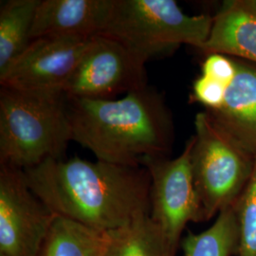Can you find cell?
Wrapping results in <instances>:
<instances>
[{"mask_svg":"<svg viewBox=\"0 0 256 256\" xmlns=\"http://www.w3.org/2000/svg\"><path fill=\"white\" fill-rule=\"evenodd\" d=\"M236 64V74L227 88L222 106L207 112L256 156V66Z\"/></svg>","mask_w":256,"mask_h":256,"instance_id":"7c38bea8","label":"cell"},{"mask_svg":"<svg viewBox=\"0 0 256 256\" xmlns=\"http://www.w3.org/2000/svg\"><path fill=\"white\" fill-rule=\"evenodd\" d=\"M40 0H8L0 8V74L30 44V32Z\"/></svg>","mask_w":256,"mask_h":256,"instance_id":"4fadbf2b","label":"cell"},{"mask_svg":"<svg viewBox=\"0 0 256 256\" xmlns=\"http://www.w3.org/2000/svg\"><path fill=\"white\" fill-rule=\"evenodd\" d=\"M236 74V64L227 55L212 54L207 55L202 64V75L223 84L227 88Z\"/></svg>","mask_w":256,"mask_h":256,"instance_id":"d6986e66","label":"cell"},{"mask_svg":"<svg viewBox=\"0 0 256 256\" xmlns=\"http://www.w3.org/2000/svg\"><path fill=\"white\" fill-rule=\"evenodd\" d=\"M212 16H188L174 0H113L104 32L144 62L180 45L200 50L210 36Z\"/></svg>","mask_w":256,"mask_h":256,"instance_id":"277c9868","label":"cell"},{"mask_svg":"<svg viewBox=\"0 0 256 256\" xmlns=\"http://www.w3.org/2000/svg\"><path fill=\"white\" fill-rule=\"evenodd\" d=\"M203 54H220L256 64V0L225 1L212 16Z\"/></svg>","mask_w":256,"mask_h":256,"instance_id":"8fae6325","label":"cell"},{"mask_svg":"<svg viewBox=\"0 0 256 256\" xmlns=\"http://www.w3.org/2000/svg\"><path fill=\"white\" fill-rule=\"evenodd\" d=\"M113 0H40L30 32L39 38H92L106 26Z\"/></svg>","mask_w":256,"mask_h":256,"instance_id":"30bf717a","label":"cell"},{"mask_svg":"<svg viewBox=\"0 0 256 256\" xmlns=\"http://www.w3.org/2000/svg\"><path fill=\"white\" fill-rule=\"evenodd\" d=\"M102 256H171L150 216L108 232Z\"/></svg>","mask_w":256,"mask_h":256,"instance_id":"2e32d148","label":"cell"},{"mask_svg":"<svg viewBox=\"0 0 256 256\" xmlns=\"http://www.w3.org/2000/svg\"><path fill=\"white\" fill-rule=\"evenodd\" d=\"M68 104L63 92L0 86V164L26 170L63 158L72 140Z\"/></svg>","mask_w":256,"mask_h":256,"instance_id":"3957f363","label":"cell"},{"mask_svg":"<svg viewBox=\"0 0 256 256\" xmlns=\"http://www.w3.org/2000/svg\"><path fill=\"white\" fill-rule=\"evenodd\" d=\"M226 92V86L202 75L194 82L192 100L203 104L208 111H216L222 106Z\"/></svg>","mask_w":256,"mask_h":256,"instance_id":"ac0fdd59","label":"cell"},{"mask_svg":"<svg viewBox=\"0 0 256 256\" xmlns=\"http://www.w3.org/2000/svg\"><path fill=\"white\" fill-rule=\"evenodd\" d=\"M55 218L23 169L0 164V256H37Z\"/></svg>","mask_w":256,"mask_h":256,"instance_id":"ba28073f","label":"cell"},{"mask_svg":"<svg viewBox=\"0 0 256 256\" xmlns=\"http://www.w3.org/2000/svg\"><path fill=\"white\" fill-rule=\"evenodd\" d=\"M146 64L119 41L97 36L64 88L68 99L114 100L146 88Z\"/></svg>","mask_w":256,"mask_h":256,"instance_id":"52a82bcc","label":"cell"},{"mask_svg":"<svg viewBox=\"0 0 256 256\" xmlns=\"http://www.w3.org/2000/svg\"><path fill=\"white\" fill-rule=\"evenodd\" d=\"M194 138L174 158L165 156H144L140 165L151 178L150 218L160 230L171 256L180 247L182 234L190 222H205L192 180Z\"/></svg>","mask_w":256,"mask_h":256,"instance_id":"8992f818","label":"cell"},{"mask_svg":"<svg viewBox=\"0 0 256 256\" xmlns=\"http://www.w3.org/2000/svg\"><path fill=\"white\" fill-rule=\"evenodd\" d=\"M194 130L192 180L208 221L238 200L252 174L256 156L207 111L196 114Z\"/></svg>","mask_w":256,"mask_h":256,"instance_id":"5b68a950","label":"cell"},{"mask_svg":"<svg viewBox=\"0 0 256 256\" xmlns=\"http://www.w3.org/2000/svg\"><path fill=\"white\" fill-rule=\"evenodd\" d=\"M68 106L72 140L98 160L140 166L144 156H167L172 147L171 112L148 86L114 100L68 99Z\"/></svg>","mask_w":256,"mask_h":256,"instance_id":"7a4b0ae2","label":"cell"},{"mask_svg":"<svg viewBox=\"0 0 256 256\" xmlns=\"http://www.w3.org/2000/svg\"><path fill=\"white\" fill-rule=\"evenodd\" d=\"M30 188L56 216L110 232L150 216L151 178L144 166L48 158L24 170Z\"/></svg>","mask_w":256,"mask_h":256,"instance_id":"6da1fadb","label":"cell"},{"mask_svg":"<svg viewBox=\"0 0 256 256\" xmlns=\"http://www.w3.org/2000/svg\"><path fill=\"white\" fill-rule=\"evenodd\" d=\"M183 256H236L238 226L234 205L218 214L208 229L182 238Z\"/></svg>","mask_w":256,"mask_h":256,"instance_id":"9a60e30c","label":"cell"},{"mask_svg":"<svg viewBox=\"0 0 256 256\" xmlns=\"http://www.w3.org/2000/svg\"><path fill=\"white\" fill-rule=\"evenodd\" d=\"M108 232L56 216L37 256H102Z\"/></svg>","mask_w":256,"mask_h":256,"instance_id":"5bb4252c","label":"cell"},{"mask_svg":"<svg viewBox=\"0 0 256 256\" xmlns=\"http://www.w3.org/2000/svg\"><path fill=\"white\" fill-rule=\"evenodd\" d=\"M94 37H46L32 41L5 72L0 74V86L26 92L64 93L66 84Z\"/></svg>","mask_w":256,"mask_h":256,"instance_id":"9c48e42d","label":"cell"},{"mask_svg":"<svg viewBox=\"0 0 256 256\" xmlns=\"http://www.w3.org/2000/svg\"><path fill=\"white\" fill-rule=\"evenodd\" d=\"M234 207L238 226L236 256H256V160L252 174Z\"/></svg>","mask_w":256,"mask_h":256,"instance_id":"e0dca14e","label":"cell"}]
</instances>
